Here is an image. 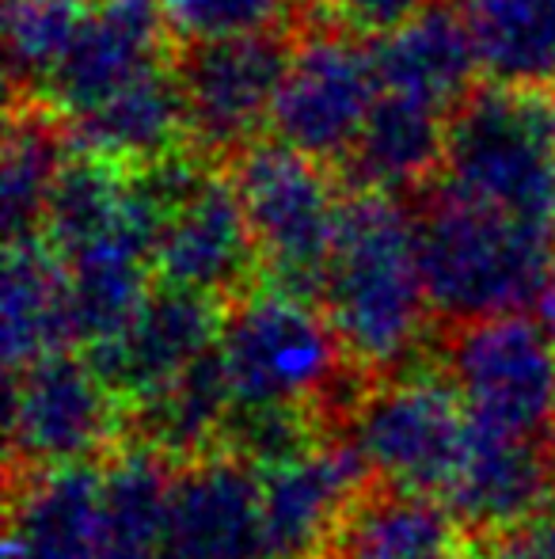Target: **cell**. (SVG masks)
Listing matches in <instances>:
<instances>
[{"label":"cell","instance_id":"1","mask_svg":"<svg viewBox=\"0 0 555 559\" xmlns=\"http://www.w3.org/2000/svg\"><path fill=\"white\" fill-rule=\"evenodd\" d=\"M319 305L362 373L385 377L415 366L434 317L419 255V214L396 194H350Z\"/></svg>","mask_w":555,"mask_h":559},{"label":"cell","instance_id":"2","mask_svg":"<svg viewBox=\"0 0 555 559\" xmlns=\"http://www.w3.org/2000/svg\"><path fill=\"white\" fill-rule=\"evenodd\" d=\"M221 366L229 377L232 412L301 407L319 419L347 423L365 384L347 358L324 305L255 282L229 305L221 328Z\"/></svg>","mask_w":555,"mask_h":559},{"label":"cell","instance_id":"3","mask_svg":"<svg viewBox=\"0 0 555 559\" xmlns=\"http://www.w3.org/2000/svg\"><path fill=\"white\" fill-rule=\"evenodd\" d=\"M434 191L555 228V88L475 84L449 118Z\"/></svg>","mask_w":555,"mask_h":559},{"label":"cell","instance_id":"4","mask_svg":"<svg viewBox=\"0 0 555 559\" xmlns=\"http://www.w3.org/2000/svg\"><path fill=\"white\" fill-rule=\"evenodd\" d=\"M419 255L434 317L457 328L536 301L555 271V228L430 191L419 210Z\"/></svg>","mask_w":555,"mask_h":559},{"label":"cell","instance_id":"5","mask_svg":"<svg viewBox=\"0 0 555 559\" xmlns=\"http://www.w3.org/2000/svg\"><path fill=\"white\" fill-rule=\"evenodd\" d=\"M327 168L331 164L286 141L260 138L232 156L229 171L260 248V282L316 305L324 297L342 202H347L339 199Z\"/></svg>","mask_w":555,"mask_h":559},{"label":"cell","instance_id":"6","mask_svg":"<svg viewBox=\"0 0 555 559\" xmlns=\"http://www.w3.org/2000/svg\"><path fill=\"white\" fill-rule=\"evenodd\" d=\"M347 438L373 484L445 499L472 445V415L445 369L408 366L365 384L347 415Z\"/></svg>","mask_w":555,"mask_h":559},{"label":"cell","instance_id":"7","mask_svg":"<svg viewBox=\"0 0 555 559\" xmlns=\"http://www.w3.org/2000/svg\"><path fill=\"white\" fill-rule=\"evenodd\" d=\"M126 435V404L92 358L46 354L8 373V476L96 464Z\"/></svg>","mask_w":555,"mask_h":559},{"label":"cell","instance_id":"8","mask_svg":"<svg viewBox=\"0 0 555 559\" xmlns=\"http://www.w3.org/2000/svg\"><path fill=\"white\" fill-rule=\"evenodd\" d=\"M442 369L472 423L555 442V346L541 320L498 312L445 332Z\"/></svg>","mask_w":555,"mask_h":559},{"label":"cell","instance_id":"9","mask_svg":"<svg viewBox=\"0 0 555 559\" xmlns=\"http://www.w3.org/2000/svg\"><path fill=\"white\" fill-rule=\"evenodd\" d=\"M377 92L373 46H365L358 31L327 15L309 27L301 23L270 130L316 160L342 164L377 104Z\"/></svg>","mask_w":555,"mask_h":559},{"label":"cell","instance_id":"10","mask_svg":"<svg viewBox=\"0 0 555 559\" xmlns=\"http://www.w3.org/2000/svg\"><path fill=\"white\" fill-rule=\"evenodd\" d=\"M293 46L297 27H281L191 43L176 53L194 153L217 160L260 141V130L270 126L275 115Z\"/></svg>","mask_w":555,"mask_h":559},{"label":"cell","instance_id":"11","mask_svg":"<svg viewBox=\"0 0 555 559\" xmlns=\"http://www.w3.org/2000/svg\"><path fill=\"white\" fill-rule=\"evenodd\" d=\"M209 156H183L176 191L153 248L156 282L237 301L260 278V248L232 176L209 168Z\"/></svg>","mask_w":555,"mask_h":559},{"label":"cell","instance_id":"12","mask_svg":"<svg viewBox=\"0 0 555 559\" xmlns=\"http://www.w3.org/2000/svg\"><path fill=\"white\" fill-rule=\"evenodd\" d=\"M263 559H331L350 510L373 487V472L347 435L327 430L289 461L260 468Z\"/></svg>","mask_w":555,"mask_h":559},{"label":"cell","instance_id":"13","mask_svg":"<svg viewBox=\"0 0 555 559\" xmlns=\"http://www.w3.org/2000/svg\"><path fill=\"white\" fill-rule=\"evenodd\" d=\"M225 309L217 297L156 282L122 332L88 346L92 366L126 407L160 392L179 373L217 350Z\"/></svg>","mask_w":555,"mask_h":559},{"label":"cell","instance_id":"14","mask_svg":"<svg viewBox=\"0 0 555 559\" xmlns=\"http://www.w3.org/2000/svg\"><path fill=\"white\" fill-rule=\"evenodd\" d=\"M168 38L160 0H92L69 53L31 99L50 107L61 122H73L168 61Z\"/></svg>","mask_w":555,"mask_h":559},{"label":"cell","instance_id":"15","mask_svg":"<svg viewBox=\"0 0 555 559\" xmlns=\"http://www.w3.org/2000/svg\"><path fill=\"white\" fill-rule=\"evenodd\" d=\"M164 559H263L260 468L232 449L176 464Z\"/></svg>","mask_w":555,"mask_h":559},{"label":"cell","instance_id":"16","mask_svg":"<svg viewBox=\"0 0 555 559\" xmlns=\"http://www.w3.org/2000/svg\"><path fill=\"white\" fill-rule=\"evenodd\" d=\"M555 442L503 435L472 423L464 468L445 495V507L464 533L495 537L552 510Z\"/></svg>","mask_w":555,"mask_h":559},{"label":"cell","instance_id":"17","mask_svg":"<svg viewBox=\"0 0 555 559\" xmlns=\"http://www.w3.org/2000/svg\"><path fill=\"white\" fill-rule=\"evenodd\" d=\"M104 464L8 476L4 559H99Z\"/></svg>","mask_w":555,"mask_h":559},{"label":"cell","instance_id":"18","mask_svg":"<svg viewBox=\"0 0 555 559\" xmlns=\"http://www.w3.org/2000/svg\"><path fill=\"white\" fill-rule=\"evenodd\" d=\"M65 130L76 153L104 156L126 168H148L183 153V145H191V122L176 58L153 66L88 115L65 122Z\"/></svg>","mask_w":555,"mask_h":559},{"label":"cell","instance_id":"19","mask_svg":"<svg viewBox=\"0 0 555 559\" xmlns=\"http://www.w3.org/2000/svg\"><path fill=\"white\" fill-rule=\"evenodd\" d=\"M73 305H69L65 255L43 233L8 240L0 274V346L8 373L73 350Z\"/></svg>","mask_w":555,"mask_h":559},{"label":"cell","instance_id":"20","mask_svg":"<svg viewBox=\"0 0 555 559\" xmlns=\"http://www.w3.org/2000/svg\"><path fill=\"white\" fill-rule=\"evenodd\" d=\"M373 66H377L381 92L457 111L460 99L475 88V73H480V53H475L464 8H453V0H445L403 27L377 35Z\"/></svg>","mask_w":555,"mask_h":559},{"label":"cell","instance_id":"21","mask_svg":"<svg viewBox=\"0 0 555 559\" xmlns=\"http://www.w3.org/2000/svg\"><path fill=\"white\" fill-rule=\"evenodd\" d=\"M449 118L453 111H442L434 104L377 92V104L342 160L350 187L396 194V199L426 191V183H434L442 171Z\"/></svg>","mask_w":555,"mask_h":559},{"label":"cell","instance_id":"22","mask_svg":"<svg viewBox=\"0 0 555 559\" xmlns=\"http://www.w3.org/2000/svg\"><path fill=\"white\" fill-rule=\"evenodd\" d=\"M229 419L232 392L221 366V350L206 354L160 392L126 407V430L134 435V442L156 449L176 464L225 449Z\"/></svg>","mask_w":555,"mask_h":559},{"label":"cell","instance_id":"23","mask_svg":"<svg viewBox=\"0 0 555 559\" xmlns=\"http://www.w3.org/2000/svg\"><path fill=\"white\" fill-rule=\"evenodd\" d=\"M176 461L130 442L104 456L99 559H164Z\"/></svg>","mask_w":555,"mask_h":559},{"label":"cell","instance_id":"24","mask_svg":"<svg viewBox=\"0 0 555 559\" xmlns=\"http://www.w3.org/2000/svg\"><path fill=\"white\" fill-rule=\"evenodd\" d=\"M460 522L442 499L373 484L350 510L331 559H442L457 548Z\"/></svg>","mask_w":555,"mask_h":559},{"label":"cell","instance_id":"25","mask_svg":"<svg viewBox=\"0 0 555 559\" xmlns=\"http://www.w3.org/2000/svg\"><path fill=\"white\" fill-rule=\"evenodd\" d=\"M73 141L50 107L38 99H12L4 133V171H0V210L8 240L43 233L46 206L53 199Z\"/></svg>","mask_w":555,"mask_h":559},{"label":"cell","instance_id":"26","mask_svg":"<svg viewBox=\"0 0 555 559\" xmlns=\"http://www.w3.org/2000/svg\"><path fill=\"white\" fill-rule=\"evenodd\" d=\"M460 8L487 81L555 88V0H460Z\"/></svg>","mask_w":555,"mask_h":559},{"label":"cell","instance_id":"27","mask_svg":"<svg viewBox=\"0 0 555 559\" xmlns=\"http://www.w3.org/2000/svg\"><path fill=\"white\" fill-rule=\"evenodd\" d=\"M88 15V0H8L4 43L12 99L38 96L73 46Z\"/></svg>","mask_w":555,"mask_h":559},{"label":"cell","instance_id":"28","mask_svg":"<svg viewBox=\"0 0 555 559\" xmlns=\"http://www.w3.org/2000/svg\"><path fill=\"white\" fill-rule=\"evenodd\" d=\"M301 4L304 0H160L171 38L183 46L301 27Z\"/></svg>","mask_w":555,"mask_h":559},{"label":"cell","instance_id":"29","mask_svg":"<svg viewBox=\"0 0 555 559\" xmlns=\"http://www.w3.org/2000/svg\"><path fill=\"white\" fill-rule=\"evenodd\" d=\"M316 4L324 8L327 20L342 23L358 35H388L445 0H316Z\"/></svg>","mask_w":555,"mask_h":559},{"label":"cell","instance_id":"30","mask_svg":"<svg viewBox=\"0 0 555 559\" xmlns=\"http://www.w3.org/2000/svg\"><path fill=\"white\" fill-rule=\"evenodd\" d=\"M483 559H555V507L487 537Z\"/></svg>","mask_w":555,"mask_h":559},{"label":"cell","instance_id":"31","mask_svg":"<svg viewBox=\"0 0 555 559\" xmlns=\"http://www.w3.org/2000/svg\"><path fill=\"white\" fill-rule=\"evenodd\" d=\"M533 317L541 320L544 335H548V338H552V346H555V271L548 274V282H544L541 294H536V301H533Z\"/></svg>","mask_w":555,"mask_h":559},{"label":"cell","instance_id":"32","mask_svg":"<svg viewBox=\"0 0 555 559\" xmlns=\"http://www.w3.org/2000/svg\"><path fill=\"white\" fill-rule=\"evenodd\" d=\"M442 559H475V556H472V552H464V548L457 545V548H453V552H445Z\"/></svg>","mask_w":555,"mask_h":559}]
</instances>
